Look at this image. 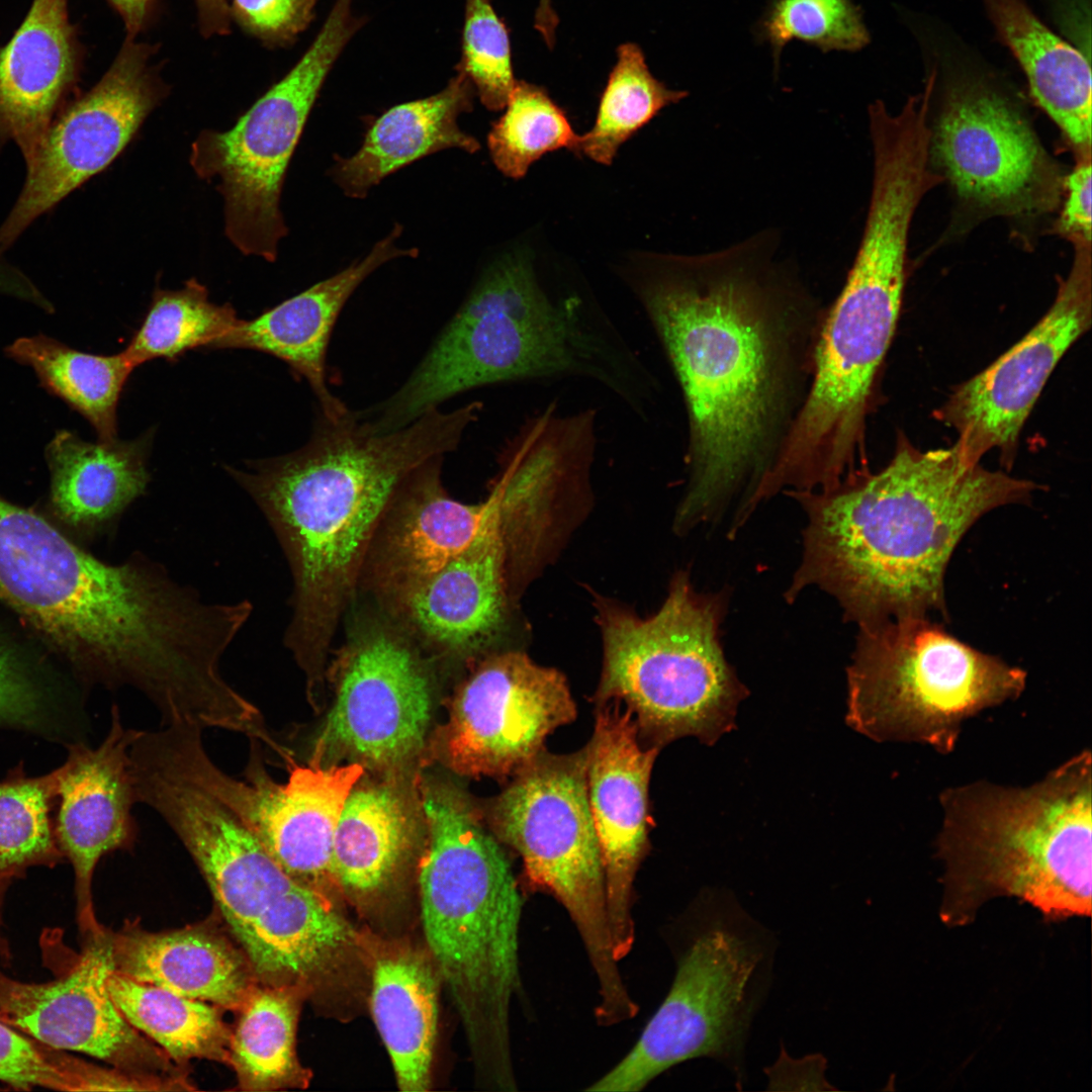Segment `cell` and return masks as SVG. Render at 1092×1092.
<instances>
[{
    "mask_svg": "<svg viewBox=\"0 0 1092 1092\" xmlns=\"http://www.w3.org/2000/svg\"><path fill=\"white\" fill-rule=\"evenodd\" d=\"M777 253V236L765 231L677 259L678 272L643 292L689 411L691 478L680 528L709 520L761 463L782 389Z\"/></svg>",
    "mask_w": 1092,
    "mask_h": 1092,
    "instance_id": "obj_1",
    "label": "cell"
},
{
    "mask_svg": "<svg viewBox=\"0 0 1092 1092\" xmlns=\"http://www.w3.org/2000/svg\"><path fill=\"white\" fill-rule=\"evenodd\" d=\"M1036 484L984 468L954 443L922 451L901 439L886 467L821 491L790 492L807 514L790 598L817 586L859 625L945 615L944 574L988 512L1028 502Z\"/></svg>",
    "mask_w": 1092,
    "mask_h": 1092,
    "instance_id": "obj_2",
    "label": "cell"
},
{
    "mask_svg": "<svg viewBox=\"0 0 1092 1092\" xmlns=\"http://www.w3.org/2000/svg\"><path fill=\"white\" fill-rule=\"evenodd\" d=\"M459 441L456 421L439 410L382 434L348 411L336 420L322 417L292 453L244 470L225 466L264 514L288 561L292 613L284 643L309 680L324 666L397 489Z\"/></svg>",
    "mask_w": 1092,
    "mask_h": 1092,
    "instance_id": "obj_3",
    "label": "cell"
},
{
    "mask_svg": "<svg viewBox=\"0 0 1092 1092\" xmlns=\"http://www.w3.org/2000/svg\"><path fill=\"white\" fill-rule=\"evenodd\" d=\"M421 805L427 835L418 874L429 956L462 1022L478 1083L515 1091L510 1011L521 989L519 883L461 793L428 785Z\"/></svg>",
    "mask_w": 1092,
    "mask_h": 1092,
    "instance_id": "obj_4",
    "label": "cell"
},
{
    "mask_svg": "<svg viewBox=\"0 0 1092 1092\" xmlns=\"http://www.w3.org/2000/svg\"><path fill=\"white\" fill-rule=\"evenodd\" d=\"M1091 764L1084 749L1029 786L981 780L940 793L944 924L965 926L999 897L1051 921L1090 917Z\"/></svg>",
    "mask_w": 1092,
    "mask_h": 1092,
    "instance_id": "obj_5",
    "label": "cell"
},
{
    "mask_svg": "<svg viewBox=\"0 0 1092 1092\" xmlns=\"http://www.w3.org/2000/svg\"><path fill=\"white\" fill-rule=\"evenodd\" d=\"M646 371L610 324H592L578 300L550 299L530 260L510 254L480 277L421 363L371 408L381 432L403 428L443 401L483 385L580 376L630 404Z\"/></svg>",
    "mask_w": 1092,
    "mask_h": 1092,
    "instance_id": "obj_6",
    "label": "cell"
},
{
    "mask_svg": "<svg viewBox=\"0 0 1092 1092\" xmlns=\"http://www.w3.org/2000/svg\"><path fill=\"white\" fill-rule=\"evenodd\" d=\"M156 811L195 862L259 984L313 994L364 945L329 896L287 875L219 801L187 782Z\"/></svg>",
    "mask_w": 1092,
    "mask_h": 1092,
    "instance_id": "obj_7",
    "label": "cell"
},
{
    "mask_svg": "<svg viewBox=\"0 0 1092 1092\" xmlns=\"http://www.w3.org/2000/svg\"><path fill=\"white\" fill-rule=\"evenodd\" d=\"M675 975L632 1049L588 1091H640L682 1062L707 1058L741 1089L746 1045L768 995L778 939L727 889L701 891L672 925Z\"/></svg>",
    "mask_w": 1092,
    "mask_h": 1092,
    "instance_id": "obj_8",
    "label": "cell"
},
{
    "mask_svg": "<svg viewBox=\"0 0 1092 1092\" xmlns=\"http://www.w3.org/2000/svg\"><path fill=\"white\" fill-rule=\"evenodd\" d=\"M722 607L719 597L698 594L685 573L647 619L598 600L604 660L597 704L616 701L631 712L647 746L685 736L715 744L735 728L747 695L722 650Z\"/></svg>",
    "mask_w": 1092,
    "mask_h": 1092,
    "instance_id": "obj_9",
    "label": "cell"
},
{
    "mask_svg": "<svg viewBox=\"0 0 1092 1092\" xmlns=\"http://www.w3.org/2000/svg\"><path fill=\"white\" fill-rule=\"evenodd\" d=\"M1026 676L927 616L859 625L847 669L846 722L877 742L917 743L948 754L963 724L1019 698Z\"/></svg>",
    "mask_w": 1092,
    "mask_h": 1092,
    "instance_id": "obj_10",
    "label": "cell"
},
{
    "mask_svg": "<svg viewBox=\"0 0 1092 1092\" xmlns=\"http://www.w3.org/2000/svg\"><path fill=\"white\" fill-rule=\"evenodd\" d=\"M512 778L489 807L493 833L521 857L532 889L556 898L575 924L599 983L596 1016L608 1022L628 1018L637 1004L613 951L585 747L568 754L544 749Z\"/></svg>",
    "mask_w": 1092,
    "mask_h": 1092,
    "instance_id": "obj_11",
    "label": "cell"
},
{
    "mask_svg": "<svg viewBox=\"0 0 1092 1092\" xmlns=\"http://www.w3.org/2000/svg\"><path fill=\"white\" fill-rule=\"evenodd\" d=\"M0 606L81 679L98 684L138 630L142 595L130 559L102 561L0 495Z\"/></svg>",
    "mask_w": 1092,
    "mask_h": 1092,
    "instance_id": "obj_12",
    "label": "cell"
},
{
    "mask_svg": "<svg viewBox=\"0 0 1092 1092\" xmlns=\"http://www.w3.org/2000/svg\"><path fill=\"white\" fill-rule=\"evenodd\" d=\"M353 0H336L321 30L292 69L229 130H203L190 164L218 179L225 235L245 255L274 261L286 226L279 208L285 173L325 80L364 23Z\"/></svg>",
    "mask_w": 1092,
    "mask_h": 1092,
    "instance_id": "obj_13",
    "label": "cell"
},
{
    "mask_svg": "<svg viewBox=\"0 0 1092 1092\" xmlns=\"http://www.w3.org/2000/svg\"><path fill=\"white\" fill-rule=\"evenodd\" d=\"M335 671V700L311 761L334 753L388 770L413 760L432 707L419 646L384 612L365 617L349 632Z\"/></svg>",
    "mask_w": 1092,
    "mask_h": 1092,
    "instance_id": "obj_14",
    "label": "cell"
},
{
    "mask_svg": "<svg viewBox=\"0 0 1092 1092\" xmlns=\"http://www.w3.org/2000/svg\"><path fill=\"white\" fill-rule=\"evenodd\" d=\"M154 55L153 46L126 37L102 78L54 119L0 225V256L39 215L107 168L166 96Z\"/></svg>",
    "mask_w": 1092,
    "mask_h": 1092,
    "instance_id": "obj_15",
    "label": "cell"
},
{
    "mask_svg": "<svg viewBox=\"0 0 1092 1092\" xmlns=\"http://www.w3.org/2000/svg\"><path fill=\"white\" fill-rule=\"evenodd\" d=\"M80 951L60 947L47 958L54 979L15 980L0 970V1021L60 1051L83 1053L126 1072L189 1079L115 1005L107 980L114 970L111 930L83 933Z\"/></svg>",
    "mask_w": 1092,
    "mask_h": 1092,
    "instance_id": "obj_16",
    "label": "cell"
},
{
    "mask_svg": "<svg viewBox=\"0 0 1092 1092\" xmlns=\"http://www.w3.org/2000/svg\"><path fill=\"white\" fill-rule=\"evenodd\" d=\"M576 713L559 670L520 651L494 652L457 689L440 750L459 775L505 780L540 754L546 738Z\"/></svg>",
    "mask_w": 1092,
    "mask_h": 1092,
    "instance_id": "obj_17",
    "label": "cell"
},
{
    "mask_svg": "<svg viewBox=\"0 0 1092 1092\" xmlns=\"http://www.w3.org/2000/svg\"><path fill=\"white\" fill-rule=\"evenodd\" d=\"M930 156L965 200L995 213L1054 209L1064 182L1009 99L977 80L954 83L933 129Z\"/></svg>",
    "mask_w": 1092,
    "mask_h": 1092,
    "instance_id": "obj_18",
    "label": "cell"
},
{
    "mask_svg": "<svg viewBox=\"0 0 1092 1092\" xmlns=\"http://www.w3.org/2000/svg\"><path fill=\"white\" fill-rule=\"evenodd\" d=\"M1071 243L1072 268L1048 312L995 362L961 383L935 412L957 431L956 443L974 462L997 449L1002 462L1011 465L1022 427L1050 375L1091 327V242Z\"/></svg>",
    "mask_w": 1092,
    "mask_h": 1092,
    "instance_id": "obj_19",
    "label": "cell"
},
{
    "mask_svg": "<svg viewBox=\"0 0 1092 1092\" xmlns=\"http://www.w3.org/2000/svg\"><path fill=\"white\" fill-rule=\"evenodd\" d=\"M586 751L587 800L605 871L613 951L634 942L633 885L649 850L648 790L657 746L643 744L633 715L616 701L597 704Z\"/></svg>",
    "mask_w": 1092,
    "mask_h": 1092,
    "instance_id": "obj_20",
    "label": "cell"
},
{
    "mask_svg": "<svg viewBox=\"0 0 1092 1092\" xmlns=\"http://www.w3.org/2000/svg\"><path fill=\"white\" fill-rule=\"evenodd\" d=\"M141 730L125 727L112 705L110 726L97 747L77 741L55 768L59 847L74 871L77 918L83 933L98 929L92 900L94 871L100 859L117 850H131L139 838L132 814L136 802L129 750Z\"/></svg>",
    "mask_w": 1092,
    "mask_h": 1092,
    "instance_id": "obj_21",
    "label": "cell"
},
{
    "mask_svg": "<svg viewBox=\"0 0 1092 1092\" xmlns=\"http://www.w3.org/2000/svg\"><path fill=\"white\" fill-rule=\"evenodd\" d=\"M510 585L502 522L436 572L383 596L384 613L433 655L469 660L507 621Z\"/></svg>",
    "mask_w": 1092,
    "mask_h": 1092,
    "instance_id": "obj_22",
    "label": "cell"
},
{
    "mask_svg": "<svg viewBox=\"0 0 1092 1092\" xmlns=\"http://www.w3.org/2000/svg\"><path fill=\"white\" fill-rule=\"evenodd\" d=\"M442 460L434 457L406 477L376 530L360 582L378 598L436 572L502 522L497 487L477 505L456 500L442 485Z\"/></svg>",
    "mask_w": 1092,
    "mask_h": 1092,
    "instance_id": "obj_23",
    "label": "cell"
},
{
    "mask_svg": "<svg viewBox=\"0 0 1092 1092\" xmlns=\"http://www.w3.org/2000/svg\"><path fill=\"white\" fill-rule=\"evenodd\" d=\"M396 225L362 260L250 321L239 320L213 349H252L284 361L311 388L322 416L335 420L349 410L327 385L326 354L335 323L356 288L389 260L418 254L395 245Z\"/></svg>",
    "mask_w": 1092,
    "mask_h": 1092,
    "instance_id": "obj_24",
    "label": "cell"
},
{
    "mask_svg": "<svg viewBox=\"0 0 1092 1092\" xmlns=\"http://www.w3.org/2000/svg\"><path fill=\"white\" fill-rule=\"evenodd\" d=\"M114 971L236 1012L258 983L216 910L180 928L150 931L138 918L111 930Z\"/></svg>",
    "mask_w": 1092,
    "mask_h": 1092,
    "instance_id": "obj_25",
    "label": "cell"
},
{
    "mask_svg": "<svg viewBox=\"0 0 1092 1092\" xmlns=\"http://www.w3.org/2000/svg\"><path fill=\"white\" fill-rule=\"evenodd\" d=\"M79 53L68 0H33L0 49V140L14 142L26 164L76 82Z\"/></svg>",
    "mask_w": 1092,
    "mask_h": 1092,
    "instance_id": "obj_26",
    "label": "cell"
},
{
    "mask_svg": "<svg viewBox=\"0 0 1092 1092\" xmlns=\"http://www.w3.org/2000/svg\"><path fill=\"white\" fill-rule=\"evenodd\" d=\"M151 432L131 441L88 442L58 430L44 448L53 515L90 536L111 525L146 492Z\"/></svg>",
    "mask_w": 1092,
    "mask_h": 1092,
    "instance_id": "obj_27",
    "label": "cell"
},
{
    "mask_svg": "<svg viewBox=\"0 0 1092 1092\" xmlns=\"http://www.w3.org/2000/svg\"><path fill=\"white\" fill-rule=\"evenodd\" d=\"M475 94L458 71L440 92L391 107L372 123L353 156L337 159L332 179L347 196L363 198L386 176L428 155L450 148L475 153L480 144L457 123L472 109Z\"/></svg>",
    "mask_w": 1092,
    "mask_h": 1092,
    "instance_id": "obj_28",
    "label": "cell"
},
{
    "mask_svg": "<svg viewBox=\"0 0 1092 1092\" xmlns=\"http://www.w3.org/2000/svg\"><path fill=\"white\" fill-rule=\"evenodd\" d=\"M370 1007L396 1085L425 1092L432 1084L438 1027L439 975L430 956L404 944L371 954Z\"/></svg>",
    "mask_w": 1092,
    "mask_h": 1092,
    "instance_id": "obj_29",
    "label": "cell"
},
{
    "mask_svg": "<svg viewBox=\"0 0 1092 1092\" xmlns=\"http://www.w3.org/2000/svg\"><path fill=\"white\" fill-rule=\"evenodd\" d=\"M999 38L1024 71L1036 104L1060 127L1077 158L1091 156V70L1023 0H982Z\"/></svg>",
    "mask_w": 1092,
    "mask_h": 1092,
    "instance_id": "obj_30",
    "label": "cell"
},
{
    "mask_svg": "<svg viewBox=\"0 0 1092 1092\" xmlns=\"http://www.w3.org/2000/svg\"><path fill=\"white\" fill-rule=\"evenodd\" d=\"M416 820L395 786L354 787L336 830L332 872L351 901L369 903L394 884L413 852Z\"/></svg>",
    "mask_w": 1092,
    "mask_h": 1092,
    "instance_id": "obj_31",
    "label": "cell"
},
{
    "mask_svg": "<svg viewBox=\"0 0 1092 1092\" xmlns=\"http://www.w3.org/2000/svg\"><path fill=\"white\" fill-rule=\"evenodd\" d=\"M303 987L257 983L235 1012L228 1066L236 1090L270 1092L303 1089L310 1073L296 1054V1030L304 999Z\"/></svg>",
    "mask_w": 1092,
    "mask_h": 1092,
    "instance_id": "obj_32",
    "label": "cell"
},
{
    "mask_svg": "<svg viewBox=\"0 0 1092 1092\" xmlns=\"http://www.w3.org/2000/svg\"><path fill=\"white\" fill-rule=\"evenodd\" d=\"M5 354L30 368L48 392L84 417L99 441L117 439L118 399L135 368L123 351L91 354L37 334L17 338L5 348Z\"/></svg>",
    "mask_w": 1092,
    "mask_h": 1092,
    "instance_id": "obj_33",
    "label": "cell"
},
{
    "mask_svg": "<svg viewBox=\"0 0 1092 1092\" xmlns=\"http://www.w3.org/2000/svg\"><path fill=\"white\" fill-rule=\"evenodd\" d=\"M110 995L126 1020L182 1069L191 1060L229 1064L232 1026L224 1010L167 989L135 981L114 970Z\"/></svg>",
    "mask_w": 1092,
    "mask_h": 1092,
    "instance_id": "obj_34",
    "label": "cell"
},
{
    "mask_svg": "<svg viewBox=\"0 0 1092 1092\" xmlns=\"http://www.w3.org/2000/svg\"><path fill=\"white\" fill-rule=\"evenodd\" d=\"M688 96L657 80L634 42L617 49V62L602 94L594 126L578 136L575 154L610 165L619 148L661 109Z\"/></svg>",
    "mask_w": 1092,
    "mask_h": 1092,
    "instance_id": "obj_35",
    "label": "cell"
},
{
    "mask_svg": "<svg viewBox=\"0 0 1092 1092\" xmlns=\"http://www.w3.org/2000/svg\"><path fill=\"white\" fill-rule=\"evenodd\" d=\"M239 318L228 303L208 299L195 278L179 290L157 289L148 312L123 351L136 367L156 358L176 359L195 348L213 349Z\"/></svg>",
    "mask_w": 1092,
    "mask_h": 1092,
    "instance_id": "obj_36",
    "label": "cell"
},
{
    "mask_svg": "<svg viewBox=\"0 0 1092 1092\" xmlns=\"http://www.w3.org/2000/svg\"><path fill=\"white\" fill-rule=\"evenodd\" d=\"M57 804L55 769L28 776L19 763L0 780V877H22L32 867L64 861L53 811Z\"/></svg>",
    "mask_w": 1092,
    "mask_h": 1092,
    "instance_id": "obj_37",
    "label": "cell"
},
{
    "mask_svg": "<svg viewBox=\"0 0 1092 1092\" xmlns=\"http://www.w3.org/2000/svg\"><path fill=\"white\" fill-rule=\"evenodd\" d=\"M504 109L492 124L487 145L493 164L505 176L524 177L530 165L548 152L575 151L579 135L544 88L517 81Z\"/></svg>",
    "mask_w": 1092,
    "mask_h": 1092,
    "instance_id": "obj_38",
    "label": "cell"
},
{
    "mask_svg": "<svg viewBox=\"0 0 1092 1092\" xmlns=\"http://www.w3.org/2000/svg\"><path fill=\"white\" fill-rule=\"evenodd\" d=\"M0 1081L26 1091H123L129 1078L119 1069L82 1061L0 1021Z\"/></svg>",
    "mask_w": 1092,
    "mask_h": 1092,
    "instance_id": "obj_39",
    "label": "cell"
},
{
    "mask_svg": "<svg viewBox=\"0 0 1092 1092\" xmlns=\"http://www.w3.org/2000/svg\"><path fill=\"white\" fill-rule=\"evenodd\" d=\"M760 33L769 42L777 65L792 39L822 52H854L870 41L860 11L851 0H772Z\"/></svg>",
    "mask_w": 1092,
    "mask_h": 1092,
    "instance_id": "obj_40",
    "label": "cell"
},
{
    "mask_svg": "<svg viewBox=\"0 0 1092 1092\" xmlns=\"http://www.w3.org/2000/svg\"><path fill=\"white\" fill-rule=\"evenodd\" d=\"M458 71L489 110L504 109L516 85L509 31L492 0H466Z\"/></svg>",
    "mask_w": 1092,
    "mask_h": 1092,
    "instance_id": "obj_41",
    "label": "cell"
},
{
    "mask_svg": "<svg viewBox=\"0 0 1092 1092\" xmlns=\"http://www.w3.org/2000/svg\"><path fill=\"white\" fill-rule=\"evenodd\" d=\"M56 696L40 665L0 632V727L58 737Z\"/></svg>",
    "mask_w": 1092,
    "mask_h": 1092,
    "instance_id": "obj_42",
    "label": "cell"
},
{
    "mask_svg": "<svg viewBox=\"0 0 1092 1092\" xmlns=\"http://www.w3.org/2000/svg\"><path fill=\"white\" fill-rule=\"evenodd\" d=\"M317 0H232L231 18L268 48L285 47L304 31Z\"/></svg>",
    "mask_w": 1092,
    "mask_h": 1092,
    "instance_id": "obj_43",
    "label": "cell"
},
{
    "mask_svg": "<svg viewBox=\"0 0 1092 1092\" xmlns=\"http://www.w3.org/2000/svg\"><path fill=\"white\" fill-rule=\"evenodd\" d=\"M1091 156L1080 157L1064 180L1066 198L1056 230L1070 242H1091Z\"/></svg>",
    "mask_w": 1092,
    "mask_h": 1092,
    "instance_id": "obj_44",
    "label": "cell"
},
{
    "mask_svg": "<svg viewBox=\"0 0 1092 1092\" xmlns=\"http://www.w3.org/2000/svg\"><path fill=\"white\" fill-rule=\"evenodd\" d=\"M826 1059L821 1055H810L802 1059L791 1058L786 1051L782 1052L778 1061L766 1069L767 1084L770 1090L795 1089L796 1085H806L816 1090H832L833 1087L825 1078Z\"/></svg>",
    "mask_w": 1092,
    "mask_h": 1092,
    "instance_id": "obj_45",
    "label": "cell"
},
{
    "mask_svg": "<svg viewBox=\"0 0 1092 1092\" xmlns=\"http://www.w3.org/2000/svg\"><path fill=\"white\" fill-rule=\"evenodd\" d=\"M0 295L43 308L48 297L22 271L0 258Z\"/></svg>",
    "mask_w": 1092,
    "mask_h": 1092,
    "instance_id": "obj_46",
    "label": "cell"
},
{
    "mask_svg": "<svg viewBox=\"0 0 1092 1092\" xmlns=\"http://www.w3.org/2000/svg\"><path fill=\"white\" fill-rule=\"evenodd\" d=\"M121 17L127 38H136L152 21L157 0H106Z\"/></svg>",
    "mask_w": 1092,
    "mask_h": 1092,
    "instance_id": "obj_47",
    "label": "cell"
},
{
    "mask_svg": "<svg viewBox=\"0 0 1092 1092\" xmlns=\"http://www.w3.org/2000/svg\"><path fill=\"white\" fill-rule=\"evenodd\" d=\"M200 32L205 37L224 35L231 31V12L228 0H194Z\"/></svg>",
    "mask_w": 1092,
    "mask_h": 1092,
    "instance_id": "obj_48",
    "label": "cell"
},
{
    "mask_svg": "<svg viewBox=\"0 0 1092 1092\" xmlns=\"http://www.w3.org/2000/svg\"><path fill=\"white\" fill-rule=\"evenodd\" d=\"M559 19L554 11L552 0H539L534 16V27L541 34L546 46L552 50Z\"/></svg>",
    "mask_w": 1092,
    "mask_h": 1092,
    "instance_id": "obj_49",
    "label": "cell"
},
{
    "mask_svg": "<svg viewBox=\"0 0 1092 1092\" xmlns=\"http://www.w3.org/2000/svg\"><path fill=\"white\" fill-rule=\"evenodd\" d=\"M12 879L6 877H0V956L4 961H8L10 958L9 946L6 939L1 934V907L4 898V894Z\"/></svg>",
    "mask_w": 1092,
    "mask_h": 1092,
    "instance_id": "obj_50",
    "label": "cell"
}]
</instances>
